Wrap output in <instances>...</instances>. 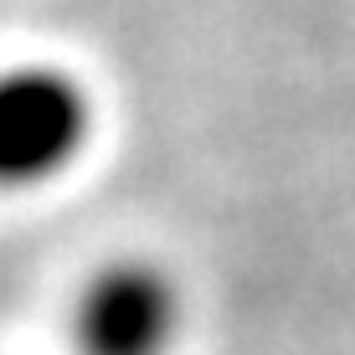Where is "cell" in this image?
Here are the masks:
<instances>
[{"mask_svg":"<svg viewBox=\"0 0 355 355\" xmlns=\"http://www.w3.org/2000/svg\"><path fill=\"white\" fill-rule=\"evenodd\" d=\"M93 139V98L52 62L0 67V191L67 175Z\"/></svg>","mask_w":355,"mask_h":355,"instance_id":"1","label":"cell"},{"mask_svg":"<svg viewBox=\"0 0 355 355\" xmlns=\"http://www.w3.org/2000/svg\"><path fill=\"white\" fill-rule=\"evenodd\" d=\"M186 324L175 278L160 263L114 258L72 299V350L78 355H170Z\"/></svg>","mask_w":355,"mask_h":355,"instance_id":"2","label":"cell"}]
</instances>
